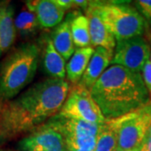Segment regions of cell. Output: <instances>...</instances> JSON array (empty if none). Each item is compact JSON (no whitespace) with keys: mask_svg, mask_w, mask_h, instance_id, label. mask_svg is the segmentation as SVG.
<instances>
[{"mask_svg":"<svg viewBox=\"0 0 151 151\" xmlns=\"http://www.w3.org/2000/svg\"><path fill=\"white\" fill-rule=\"evenodd\" d=\"M70 84L48 78L34 84L19 97L5 101L0 115V145L30 133L59 113Z\"/></svg>","mask_w":151,"mask_h":151,"instance_id":"obj_1","label":"cell"},{"mask_svg":"<svg viewBox=\"0 0 151 151\" xmlns=\"http://www.w3.org/2000/svg\"><path fill=\"white\" fill-rule=\"evenodd\" d=\"M90 92L106 120L121 118L150 103V92L141 73L119 65H110Z\"/></svg>","mask_w":151,"mask_h":151,"instance_id":"obj_2","label":"cell"},{"mask_svg":"<svg viewBox=\"0 0 151 151\" xmlns=\"http://www.w3.org/2000/svg\"><path fill=\"white\" fill-rule=\"evenodd\" d=\"M40 47L25 43L14 49L0 65V95L5 101L17 96L30 83L37 70Z\"/></svg>","mask_w":151,"mask_h":151,"instance_id":"obj_3","label":"cell"},{"mask_svg":"<svg viewBox=\"0 0 151 151\" xmlns=\"http://www.w3.org/2000/svg\"><path fill=\"white\" fill-rule=\"evenodd\" d=\"M99 15L116 41L142 36L146 22L139 12L128 3L93 1Z\"/></svg>","mask_w":151,"mask_h":151,"instance_id":"obj_4","label":"cell"},{"mask_svg":"<svg viewBox=\"0 0 151 151\" xmlns=\"http://www.w3.org/2000/svg\"><path fill=\"white\" fill-rule=\"evenodd\" d=\"M117 135V147L124 151H140L151 129V105L111 120Z\"/></svg>","mask_w":151,"mask_h":151,"instance_id":"obj_5","label":"cell"},{"mask_svg":"<svg viewBox=\"0 0 151 151\" xmlns=\"http://www.w3.org/2000/svg\"><path fill=\"white\" fill-rule=\"evenodd\" d=\"M63 136L68 150L94 151L102 124L87 123L56 114L46 122Z\"/></svg>","mask_w":151,"mask_h":151,"instance_id":"obj_6","label":"cell"},{"mask_svg":"<svg viewBox=\"0 0 151 151\" xmlns=\"http://www.w3.org/2000/svg\"><path fill=\"white\" fill-rule=\"evenodd\" d=\"M58 114L91 124H102L106 122L90 91L78 84L70 86L67 97Z\"/></svg>","mask_w":151,"mask_h":151,"instance_id":"obj_7","label":"cell"},{"mask_svg":"<svg viewBox=\"0 0 151 151\" xmlns=\"http://www.w3.org/2000/svg\"><path fill=\"white\" fill-rule=\"evenodd\" d=\"M150 45L142 36L118 40L111 64L119 65L133 72L140 73L150 60Z\"/></svg>","mask_w":151,"mask_h":151,"instance_id":"obj_8","label":"cell"},{"mask_svg":"<svg viewBox=\"0 0 151 151\" xmlns=\"http://www.w3.org/2000/svg\"><path fill=\"white\" fill-rule=\"evenodd\" d=\"M19 151H67L63 136L54 127L45 123L19 141Z\"/></svg>","mask_w":151,"mask_h":151,"instance_id":"obj_9","label":"cell"},{"mask_svg":"<svg viewBox=\"0 0 151 151\" xmlns=\"http://www.w3.org/2000/svg\"><path fill=\"white\" fill-rule=\"evenodd\" d=\"M86 16L88 19L91 43L93 48H103L114 50L116 47V39L104 24L103 19L98 14L94 2L90 1V4L86 10Z\"/></svg>","mask_w":151,"mask_h":151,"instance_id":"obj_10","label":"cell"},{"mask_svg":"<svg viewBox=\"0 0 151 151\" xmlns=\"http://www.w3.org/2000/svg\"><path fill=\"white\" fill-rule=\"evenodd\" d=\"M26 8L37 18L41 28H53L60 24L65 10L55 0H31L26 2Z\"/></svg>","mask_w":151,"mask_h":151,"instance_id":"obj_11","label":"cell"},{"mask_svg":"<svg viewBox=\"0 0 151 151\" xmlns=\"http://www.w3.org/2000/svg\"><path fill=\"white\" fill-rule=\"evenodd\" d=\"M113 55L114 50L103 47H96L84 74L77 84L90 91L99 77L108 69V65L111 64Z\"/></svg>","mask_w":151,"mask_h":151,"instance_id":"obj_12","label":"cell"},{"mask_svg":"<svg viewBox=\"0 0 151 151\" xmlns=\"http://www.w3.org/2000/svg\"><path fill=\"white\" fill-rule=\"evenodd\" d=\"M42 44V65L45 72L53 79L65 80V60L55 48L51 36L46 35L43 37Z\"/></svg>","mask_w":151,"mask_h":151,"instance_id":"obj_13","label":"cell"},{"mask_svg":"<svg viewBox=\"0 0 151 151\" xmlns=\"http://www.w3.org/2000/svg\"><path fill=\"white\" fill-rule=\"evenodd\" d=\"M14 14L11 4L0 3V55L9 50L16 38Z\"/></svg>","mask_w":151,"mask_h":151,"instance_id":"obj_14","label":"cell"},{"mask_svg":"<svg viewBox=\"0 0 151 151\" xmlns=\"http://www.w3.org/2000/svg\"><path fill=\"white\" fill-rule=\"evenodd\" d=\"M94 50L95 48L92 46L76 49L74 54L65 65L66 77L71 85H76L80 81Z\"/></svg>","mask_w":151,"mask_h":151,"instance_id":"obj_15","label":"cell"},{"mask_svg":"<svg viewBox=\"0 0 151 151\" xmlns=\"http://www.w3.org/2000/svg\"><path fill=\"white\" fill-rule=\"evenodd\" d=\"M50 36L55 50L61 55L65 60H70L76 50L70 32V14L66 16L64 21L55 27Z\"/></svg>","mask_w":151,"mask_h":151,"instance_id":"obj_16","label":"cell"},{"mask_svg":"<svg viewBox=\"0 0 151 151\" xmlns=\"http://www.w3.org/2000/svg\"><path fill=\"white\" fill-rule=\"evenodd\" d=\"M70 32L76 49L92 46L89 24L86 15L79 11H74L70 14Z\"/></svg>","mask_w":151,"mask_h":151,"instance_id":"obj_17","label":"cell"},{"mask_svg":"<svg viewBox=\"0 0 151 151\" xmlns=\"http://www.w3.org/2000/svg\"><path fill=\"white\" fill-rule=\"evenodd\" d=\"M16 33L23 38L34 35L41 28L35 14L29 9L22 10L14 19Z\"/></svg>","mask_w":151,"mask_h":151,"instance_id":"obj_18","label":"cell"},{"mask_svg":"<svg viewBox=\"0 0 151 151\" xmlns=\"http://www.w3.org/2000/svg\"><path fill=\"white\" fill-rule=\"evenodd\" d=\"M117 147V135L111 120L101 125L94 151H113Z\"/></svg>","mask_w":151,"mask_h":151,"instance_id":"obj_19","label":"cell"},{"mask_svg":"<svg viewBox=\"0 0 151 151\" xmlns=\"http://www.w3.org/2000/svg\"><path fill=\"white\" fill-rule=\"evenodd\" d=\"M134 6L145 22L151 25V0L135 1Z\"/></svg>","mask_w":151,"mask_h":151,"instance_id":"obj_20","label":"cell"},{"mask_svg":"<svg viewBox=\"0 0 151 151\" xmlns=\"http://www.w3.org/2000/svg\"><path fill=\"white\" fill-rule=\"evenodd\" d=\"M142 77L146 87L151 94V62L149 60L142 70Z\"/></svg>","mask_w":151,"mask_h":151,"instance_id":"obj_21","label":"cell"},{"mask_svg":"<svg viewBox=\"0 0 151 151\" xmlns=\"http://www.w3.org/2000/svg\"><path fill=\"white\" fill-rule=\"evenodd\" d=\"M140 151H151V129L146 135L145 141L141 146Z\"/></svg>","mask_w":151,"mask_h":151,"instance_id":"obj_22","label":"cell"},{"mask_svg":"<svg viewBox=\"0 0 151 151\" xmlns=\"http://www.w3.org/2000/svg\"><path fill=\"white\" fill-rule=\"evenodd\" d=\"M55 2L61 8H63L65 10L70 9L74 7L73 0H55Z\"/></svg>","mask_w":151,"mask_h":151,"instance_id":"obj_23","label":"cell"},{"mask_svg":"<svg viewBox=\"0 0 151 151\" xmlns=\"http://www.w3.org/2000/svg\"><path fill=\"white\" fill-rule=\"evenodd\" d=\"M4 102H5V100L3 98V97L0 95V115H1V112H2V108H3V106H4Z\"/></svg>","mask_w":151,"mask_h":151,"instance_id":"obj_24","label":"cell"},{"mask_svg":"<svg viewBox=\"0 0 151 151\" xmlns=\"http://www.w3.org/2000/svg\"><path fill=\"white\" fill-rule=\"evenodd\" d=\"M113 151H124V150H120V149H118V148H116V149H114Z\"/></svg>","mask_w":151,"mask_h":151,"instance_id":"obj_25","label":"cell"},{"mask_svg":"<svg viewBox=\"0 0 151 151\" xmlns=\"http://www.w3.org/2000/svg\"><path fill=\"white\" fill-rule=\"evenodd\" d=\"M150 61L151 62V54H150Z\"/></svg>","mask_w":151,"mask_h":151,"instance_id":"obj_26","label":"cell"},{"mask_svg":"<svg viewBox=\"0 0 151 151\" xmlns=\"http://www.w3.org/2000/svg\"><path fill=\"white\" fill-rule=\"evenodd\" d=\"M0 151H8V150H0Z\"/></svg>","mask_w":151,"mask_h":151,"instance_id":"obj_27","label":"cell"},{"mask_svg":"<svg viewBox=\"0 0 151 151\" xmlns=\"http://www.w3.org/2000/svg\"><path fill=\"white\" fill-rule=\"evenodd\" d=\"M67 151H74V150H67Z\"/></svg>","mask_w":151,"mask_h":151,"instance_id":"obj_28","label":"cell"}]
</instances>
